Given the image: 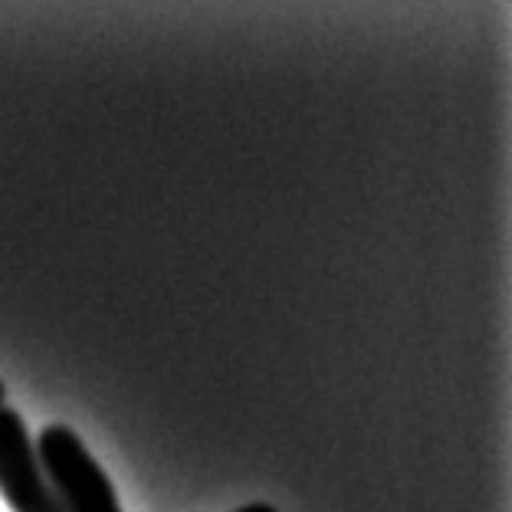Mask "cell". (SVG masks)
Listing matches in <instances>:
<instances>
[{"instance_id": "1", "label": "cell", "mask_w": 512, "mask_h": 512, "mask_svg": "<svg viewBox=\"0 0 512 512\" xmlns=\"http://www.w3.org/2000/svg\"><path fill=\"white\" fill-rule=\"evenodd\" d=\"M33 447L63 512H122L109 476L76 437V430L50 424Z\"/></svg>"}, {"instance_id": "2", "label": "cell", "mask_w": 512, "mask_h": 512, "mask_svg": "<svg viewBox=\"0 0 512 512\" xmlns=\"http://www.w3.org/2000/svg\"><path fill=\"white\" fill-rule=\"evenodd\" d=\"M0 493L14 512H63L40 467L27 421L14 407H0Z\"/></svg>"}, {"instance_id": "3", "label": "cell", "mask_w": 512, "mask_h": 512, "mask_svg": "<svg viewBox=\"0 0 512 512\" xmlns=\"http://www.w3.org/2000/svg\"><path fill=\"white\" fill-rule=\"evenodd\" d=\"M237 512H276L273 506H266V503H253V506H243V509H237Z\"/></svg>"}, {"instance_id": "4", "label": "cell", "mask_w": 512, "mask_h": 512, "mask_svg": "<svg viewBox=\"0 0 512 512\" xmlns=\"http://www.w3.org/2000/svg\"><path fill=\"white\" fill-rule=\"evenodd\" d=\"M4 398H7V388H4V381H0V407H4Z\"/></svg>"}]
</instances>
